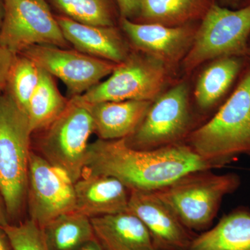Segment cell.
<instances>
[{
  "label": "cell",
  "instance_id": "obj_8",
  "mask_svg": "<svg viewBox=\"0 0 250 250\" xmlns=\"http://www.w3.org/2000/svg\"><path fill=\"white\" fill-rule=\"evenodd\" d=\"M172 70L154 57L131 50L109 77L78 97L83 103L142 100L152 102L165 91Z\"/></svg>",
  "mask_w": 250,
  "mask_h": 250
},
{
  "label": "cell",
  "instance_id": "obj_20",
  "mask_svg": "<svg viewBox=\"0 0 250 250\" xmlns=\"http://www.w3.org/2000/svg\"><path fill=\"white\" fill-rule=\"evenodd\" d=\"M69 101L59 91L54 77L41 68L40 80L27 110L32 134L43 131L55 121L65 111Z\"/></svg>",
  "mask_w": 250,
  "mask_h": 250
},
{
  "label": "cell",
  "instance_id": "obj_33",
  "mask_svg": "<svg viewBox=\"0 0 250 250\" xmlns=\"http://www.w3.org/2000/svg\"><path fill=\"white\" fill-rule=\"evenodd\" d=\"M247 57H248V59H249L250 60V37L249 42H248V56H247Z\"/></svg>",
  "mask_w": 250,
  "mask_h": 250
},
{
  "label": "cell",
  "instance_id": "obj_6",
  "mask_svg": "<svg viewBox=\"0 0 250 250\" xmlns=\"http://www.w3.org/2000/svg\"><path fill=\"white\" fill-rule=\"evenodd\" d=\"M42 131L39 154L75 184L84 173L88 141L94 133L86 104L78 97L70 98L65 111Z\"/></svg>",
  "mask_w": 250,
  "mask_h": 250
},
{
  "label": "cell",
  "instance_id": "obj_19",
  "mask_svg": "<svg viewBox=\"0 0 250 250\" xmlns=\"http://www.w3.org/2000/svg\"><path fill=\"white\" fill-rule=\"evenodd\" d=\"M188 250H250V210L239 207L224 215L213 228L197 235Z\"/></svg>",
  "mask_w": 250,
  "mask_h": 250
},
{
  "label": "cell",
  "instance_id": "obj_32",
  "mask_svg": "<svg viewBox=\"0 0 250 250\" xmlns=\"http://www.w3.org/2000/svg\"><path fill=\"white\" fill-rule=\"evenodd\" d=\"M223 1H225L227 4L236 6V5L238 4V3L240 2L241 0H223Z\"/></svg>",
  "mask_w": 250,
  "mask_h": 250
},
{
  "label": "cell",
  "instance_id": "obj_30",
  "mask_svg": "<svg viewBox=\"0 0 250 250\" xmlns=\"http://www.w3.org/2000/svg\"><path fill=\"white\" fill-rule=\"evenodd\" d=\"M76 250H103L98 241L95 238L91 241L87 242L83 246L80 247Z\"/></svg>",
  "mask_w": 250,
  "mask_h": 250
},
{
  "label": "cell",
  "instance_id": "obj_2",
  "mask_svg": "<svg viewBox=\"0 0 250 250\" xmlns=\"http://www.w3.org/2000/svg\"><path fill=\"white\" fill-rule=\"evenodd\" d=\"M185 144L213 169L250 156V65L229 98Z\"/></svg>",
  "mask_w": 250,
  "mask_h": 250
},
{
  "label": "cell",
  "instance_id": "obj_4",
  "mask_svg": "<svg viewBox=\"0 0 250 250\" xmlns=\"http://www.w3.org/2000/svg\"><path fill=\"white\" fill-rule=\"evenodd\" d=\"M31 134L27 113L4 92L0 95V192L13 220L27 200Z\"/></svg>",
  "mask_w": 250,
  "mask_h": 250
},
{
  "label": "cell",
  "instance_id": "obj_34",
  "mask_svg": "<svg viewBox=\"0 0 250 250\" xmlns=\"http://www.w3.org/2000/svg\"><path fill=\"white\" fill-rule=\"evenodd\" d=\"M250 0H247V4L246 5V6H248V5H250Z\"/></svg>",
  "mask_w": 250,
  "mask_h": 250
},
{
  "label": "cell",
  "instance_id": "obj_7",
  "mask_svg": "<svg viewBox=\"0 0 250 250\" xmlns=\"http://www.w3.org/2000/svg\"><path fill=\"white\" fill-rule=\"evenodd\" d=\"M195 129L188 85L182 82L152 102L139 127L125 141L134 149H159L185 143Z\"/></svg>",
  "mask_w": 250,
  "mask_h": 250
},
{
  "label": "cell",
  "instance_id": "obj_12",
  "mask_svg": "<svg viewBox=\"0 0 250 250\" xmlns=\"http://www.w3.org/2000/svg\"><path fill=\"white\" fill-rule=\"evenodd\" d=\"M121 27L133 48L154 57L173 70L191 47L197 29L189 25L168 27L121 18Z\"/></svg>",
  "mask_w": 250,
  "mask_h": 250
},
{
  "label": "cell",
  "instance_id": "obj_17",
  "mask_svg": "<svg viewBox=\"0 0 250 250\" xmlns=\"http://www.w3.org/2000/svg\"><path fill=\"white\" fill-rule=\"evenodd\" d=\"M90 221L103 250H156L144 224L129 210L95 217Z\"/></svg>",
  "mask_w": 250,
  "mask_h": 250
},
{
  "label": "cell",
  "instance_id": "obj_29",
  "mask_svg": "<svg viewBox=\"0 0 250 250\" xmlns=\"http://www.w3.org/2000/svg\"><path fill=\"white\" fill-rule=\"evenodd\" d=\"M9 223V218L6 211L4 199L0 192V226H4Z\"/></svg>",
  "mask_w": 250,
  "mask_h": 250
},
{
  "label": "cell",
  "instance_id": "obj_25",
  "mask_svg": "<svg viewBox=\"0 0 250 250\" xmlns=\"http://www.w3.org/2000/svg\"><path fill=\"white\" fill-rule=\"evenodd\" d=\"M14 250H48L42 229L28 219L18 224L1 226Z\"/></svg>",
  "mask_w": 250,
  "mask_h": 250
},
{
  "label": "cell",
  "instance_id": "obj_23",
  "mask_svg": "<svg viewBox=\"0 0 250 250\" xmlns=\"http://www.w3.org/2000/svg\"><path fill=\"white\" fill-rule=\"evenodd\" d=\"M41 77V68L23 54H16L10 67L4 93L27 113L28 104Z\"/></svg>",
  "mask_w": 250,
  "mask_h": 250
},
{
  "label": "cell",
  "instance_id": "obj_22",
  "mask_svg": "<svg viewBox=\"0 0 250 250\" xmlns=\"http://www.w3.org/2000/svg\"><path fill=\"white\" fill-rule=\"evenodd\" d=\"M202 5L203 0H141L139 17L143 23L178 27L195 18Z\"/></svg>",
  "mask_w": 250,
  "mask_h": 250
},
{
  "label": "cell",
  "instance_id": "obj_28",
  "mask_svg": "<svg viewBox=\"0 0 250 250\" xmlns=\"http://www.w3.org/2000/svg\"><path fill=\"white\" fill-rule=\"evenodd\" d=\"M0 250H14L9 237L1 226H0Z\"/></svg>",
  "mask_w": 250,
  "mask_h": 250
},
{
  "label": "cell",
  "instance_id": "obj_24",
  "mask_svg": "<svg viewBox=\"0 0 250 250\" xmlns=\"http://www.w3.org/2000/svg\"><path fill=\"white\" fill-rule=\"evenodd\" d=\"M62 16L94 26H116L113 0H50Z\"/></svg>",
  "mask_w": 250,
  "mask_h": 250
},
{
  "label": "cell",
  "instance_id": "obj_10",
  "mask_svg": "<svg viewBox=\"0 0 250 250\" xmlns=\"http://www.w3.org/2000/svg\"><path fill=\"white\" fill-rule=\"evenodd\" d=\"M26 203L29 219L42 229L59 215L75 211L71 179L34 151L29 155Z\"/></svg>",
  "mask_w": 250,
  "mask_h": 250
},
{
  "label": "cell",
  "instance_id": "obj_5",
  "mask_svg": "<svg viewBox=\"0 0 250 250\" xmlns=\"http://www.w3.org/2000/svg\"><path fill=\"white\" fill-rule=\"evenodd\" d=\"M250 37V4L236 10L210 5L182 62L184 71L222 57H247Z\"/></svg>",
  "mask_w": 250,
  "mask_h": 250
},
{
  "label": "cell",
  "instance_id": "obj_18",
  "mask_svg": "<svg viewBox=\"0 0 250 250\" xmlns=\"http://www.w3.org/2000/svg\"><path fill=\"white\" fill-rule=\"evenodd\" d=\"M245 57H222L212 60L197 78L194 98L202 111L213 108L225 96L244 67Z\"/></svg>",
  "mask_w": 250,
  "mask_h": 250
},
{
  "label": "cell",
  "instance_id": "obj_27",
  "mask_svg": "<svg viewBox=\"0 0 250 250\" xmlns=\"http://www.w3.org/2000/svg\"><path fill=\"white\" fill-rule=\"evenodd\" d=\"M121 18L132 21L139 17L141 0H116Z\"/></svg>",
  "mask_w": 250,
  "mask_h": 250
},
{
  "label": "cell",
  "instance_id": "obj_15",
  "mask_svg": "<svg viewBox=\"0 0 250 250\" xmlns=\"http://www.w3.org/2000/svg\"><path fill=\"white\" fill-rule=\"evenodd\" d=\"M74 188L75 211L90 219L128 210L129 190L114 177L84 172Z\"/></svg>",
  "mask_w": 250,
  "mask_h": 250
},
{
  "label": "cell",
  "instance_id": "obj_14",
  "mask_svg": "<svg viewBox=\"0 0 250 250\" xmlns=\"http://www.w3.org/2000/svg\"><path fill=\"white\" fill-rule=\"evenodd\" d=\"M56 18L65 40L79 52L117 64L131 52L129 42L116 26L90 25L63 16Z\"/></svg>",
  "mask_w": 250,
  "mask_h": 250
},
{
  "label": "cell",
  "instance_id": "obj_31",
  "mask_svg": "<svg viewBox=\"0 0 250 250\" xmlns=\"http://www.w3.org/2000/svg\"><path fill=\"white\" fill-rule=\"evenodd\" d=\"M4 15V0H0V28L2 24L3 19Z\"/></svg>",
  "mask_w": 250,
  "mask_h": 250
},
{
  "label": "cell",
  "instance_id": "obj_3",
  "mask_svg": "<svg viewBox=\"0 0 250 250\" xmlns=\"http://www.w3.org/2000/svg\"><path fill=\"white\" fill-rule=\"evenodd\" d=\"M212 170L189 172L154 191L194 232L209 229L224 197L236 191L241 178L235 173L217 174Z\"/></svg>",
  "mask_w": 250,
  "mask_h": 250
},
{
  "label": "cell",
  "instance_id": "obj_9",
  "mask_svg": "<svg viewBox=\"0 0 250 250\" xmlns=\"http://www.w3.org/2000/svg\"><path fill=\"white\" fill-rule=\"evenodd\" d=\"M4 5L0 45L13 54L35 45L69 47L45 0H4Z\"/></svg>",
  "mask_w": 250,
  "mask_h": 250
},
{
  "label": "cell",
  "instance_id": "obj_26",
  "mask_svg": "<svg viewBox=\"0 0 250 250\" xmlns=\"http://www.w3.org/2000/svg\"><path fill=\"white\" fill-rule=\"evenodd\" d=\"M16 54L0 45V95L4 92L10 67Z\"/></svg>",
  "mask_w": 250,
  "mask_h": 250
},
{
  "label": "cell",
  "instance_id": "obj_11",
  "mask_svg": "<svg viewBox=\"0 0 250 250\" xmlns=\"http://www.w3.org/2000/svg\"><path fill=\"white\" fill-rule=\"evenodd\" d=\"M62 81L72 98L80 96L109 76L117 63L79 51L57 46L35 45L20 53Z\"/></svg>",
  "mask_w": 250,
  "mask_h": 250
},
{
  "label": "cell",
  "instance_id": "obj_1",
  "mask_svg": "<svg viewBox=\"0 0 250 250\" xmlns=\"http://www.w3.org/2000/svg\"><path fill=\"white\" fill-rule=\"evenodd\" d=\"M212 167L185 143L155 149L129 147L125 139L90 143L84 172L110 176L129 191L154 192L189 172Z\"/></svg>",
  "mask_w": 250,
  "mask_h": 250
},
{
  "label": "cell",
  "instance_id": "obj_21",
  "mask_svg": "<svg viewBox=\"0 0 250 250\" xmlns=\"http://www.w3.org/2000/svg\"><path fill=\"white\" fill-rule=\"evenodd\" d=\"M42 231L48 250H76L95 238L90 219L77 211L59 215Z\"/></svg>",
  "mask_w": 250,
  "mask_h": 250
},
{
  "label": "cell",
  "instance_id": "obj_16",
  "mask_svg": "<svg viewBox=\"0 0 250 250\" xmlns=\"http://www.w3.org/2000/svg\"><path fill=\"white\" fill-rule=\"evenodd\" d=\"M151 103L126 100L85 104L93 119L94 133L100 139L113 141L125 139L134 134Z\"/></svg>",
  "mask_w": 250,
  "mask_h": 250
},
{
  "label": "cell",
  "instance_id": "obj_13",
  "mask_svg": "<svg viewBox=\"0 0 250 250\" xmlns=\"http://www.w3.org/2000/svg\"><path fill=\"white\" fill-rule=\"evenodd\" d=\"M128 210L146 227L156 250H188L197 234L154 192L129 191Z\"/></svg>",
  "mask_w": 250,
  "mask_h": 250
}]
</instances>
